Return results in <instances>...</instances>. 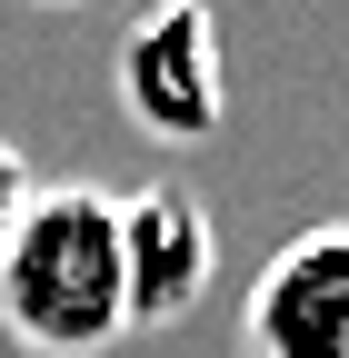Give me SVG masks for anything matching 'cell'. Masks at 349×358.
I'll return each mask as SVG.
<instances>
[{
  "label": "cell",
  "mask_w": 349,
  "mask_h": 358,
  "mask_svg": "<svg viewBox=\"0 0 349 358\" xmlns=\"http://www.w3.org/2000/svg\"><path fill=\"white\" fill-rule=\"evenodd\" d=\"M120 268H130V338L180 329L220 279V219L200 209V189H180V179L120 189Z\"/></svg>",
  "instance_id": "277c9868"
},
{
  "label": "cell",
  "mask_w": 349,
  "mask_h": 358,
  "mask_svg": "<svg viewBox=\"0 0 349 358\" xmlns=\"http://www.w3.org/2000/svg\"><path fill=\"white\" fill-rule=\"evenodd\" d=\"M240 358H349V219H320L240 299Z\"/></svg>",
  "instance_id": "3957f363"
},
{
  "label": "cell",
  "mask_w": 349,
  "mask_h": 358,
  "mask_svg": "<svg viewBox=\"0 0 349 358\" xmlns=\"http://www.w3.org/2000/svg\"><path fill=\"white\" fill-rule=\"evenodd\" d=\"M110 90H120V110H130L140 140L200 150L210 129L230 120V40H220V10H210V0H150V10L120 30Z\"/></svg>",
  "instance_id": "7a4b0ae2"
},
{
  "label": "cell",
  "mask_w": 349,
  "mask_h": 358,
  "mask_svg": "<svg viewBox=\"0 0 349 358\" xmlns=\"http://www.w3.org/2000/svg\"><path fill=\"white\" fill-rule=\"evenodd\" d=\"M30 189H40V179H30V159H20L11 140H0V259H11V239H20V219H30Z\"/></svg>",
  "instance_id": "5b68a950"
},
{
  "label": "cell",
  "mask_w": 349,
  "mask_h": 358,
  "mask_svg": "<svg viewBox=\"0 0 349 358\" xmlns=\"http://www.w3.org/2000/svg\"><path fill=\"white\" fill-rule=\"evenodd\" d=\"M30 10H80V0H30Z\"/></svg>",
  "instance_id": "8992f818"
},
{
  "label": "cell",
  "mask_w": 349,
  "mask_h": 358,
  "mask_svg": "<svg viewBox=\"0 0 349 358\" xmlns=\"http://www.w3.org/2000/svg\"><path fill=\"white\" fill-rule=\"evenodd\" d=\"M0 329L30 358H110L130 338V268H120V189L40 179L11 259H0Z\"/></svg>",
  "instance_id": "6da1fadb"
}]
</instances>
